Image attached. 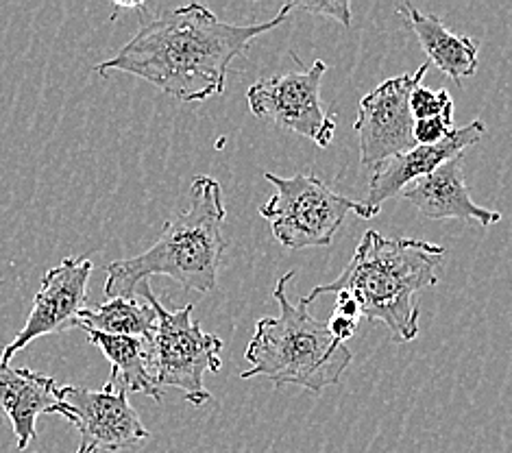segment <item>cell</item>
<instances>
[{
    "label": "cell",
    "mask_w": 512,
    "mask_h": 453,
    "mask_svg": "<svg viewBox=\"0 0 512 453\" xmlns=\"http://www.w3.org/2000/svg\"><path fill=\"white\" fill-rule=\"evenodd\" d=\"M5 284V281H0V286H3Z\"/></svg>",
    "instance_id": "22"
},
{
    "label": "cell",
    "mask_w": 512,
    "mask_h": 453,
    "mask_svg": "<svg viewBox=\"0 0 512 453\" xmlns=\"http://www.w3.org/2000/svg\"><path fill=\"white\" fill-rule=\"evenodd\" d=\"M144 297L157 314V329L151 340L153 373L157 384L175 386L184 393L192 406H203L212 401V393L205 390V373L221 371L223 340L203 332L199 323L192 321L194 305L181 310H166L164 303L155 297L149 281H142L136 297Z\"/></svg>",
    "instance_id": "6"
},
{
    "label": "cell",
    "mask_w": 512,
    "mask_h": 453,
    "mask_svg": "<svg viewBox=\"0 0 512 453\" xmlns=\"http://www.w3.org/2000/svg\"><path fill=\"white\" fill-rule=\"evenodd\" d=\"M410 29L417 35L428 64L436 66L451 81L460 83L465 77H473L478 70V46L467 35H458L445 27V22L434 14H423L412 3L401 5Z\"/></svg>",
    "instance_id": "14"
},
{
    "label": "cell",
    "mask_w": 512,
    "mask_h": 453,
    "mask_svg": "<svg viewBox=\"0 0 512 453\" xmlns=\"http://www.w3.org/2000/svg\"><path fill=\"white\" fill-rule=\"evenodd\" d=\"M486 133V125L482 120H473L467 127L451 131V136L438 144H417L414 149L390 157L386 164L375 170L369 181V197L362 201L367 207L369 218L377 216L382 205L399 197L401 190L408 188L410 183L428 177L438 166H443L449 159L465 153L469 146L478 144Z\"/></svg>",
    "instance_id": "11"
},
{
    "label": "cell",
    "mask_w": 512,
    "mask_h": 453,
    "mask_svg": "<svg viewBox=\"0 0 512 453\" xmlns=\"http://www.w3.org/2000/svg\"><path fill=\"white\" fill-rule=\"evenodd\" d=\"M0 414L14 427L16 447L27 449L38 436V416L59 414L70 421V410L59 397V386L53 377L35 373L31 369H14L0 364Z\"/></svg>",
    "instance_id": "12"
},
{
    "label": "cell",
    "mask_w": 512,
    "mask_h": 453,
    "mask_svg": "<svg viewBox=\"0 0 512 453\" xmlns=\"http://www.w3.org/2000/svg\"><path fill=\"white\" fill-rule=\"evenodd\" d=\"M92 275V260L88 255L64 257L51 271L42 277V286L33 299V308L27 323L16 334V338L3 349L0 364H9L11 358L35 338L66 332L68 327H77L79 314L88 301V284Z\"/></svg>",
    "instance_id": "10"
},
{
    "label": "cell",
    "mask_w": 512,
    "mask_h": 453,
    "mask_svg": "<svg viewBox=\"0 0 512 453\" xmlns=\"http://www.w3.org/2000/svg\"><path fill=\"white\" fill-rule=\"evenodd\" d=\"M77 327L85 332H101L109 336H131L153 340L157 314L151 303L140 299H107L96 308H85L79 314Z\"/></svg>",
    "instance_id": "16"
},
{
    "label": "cell",
    "mask_w": 512,
    "mask_h": 453,
    "mask_svg": "<svg viewBox=\"0 0 512 453\" xmlns=\"http://www.w3.org/2000/svg\"><path fill=\"white\" fill-rule=\"evenodd\" d=\"M414 122L430 118H451L454 120V101L447 90H432L428 85H419L410 99Z\"/></svg>",
    "instance_id": "17"
},
{
    "label": "cell",
    "mask_w": 512,
    "mask_h": 453,
    "mask_svg": "<svg viewBox=\"0 0 512 453\" xmlns=\"http://www.w3.org/2000/svg\"><path fill=\"white\" fill-rule=\"evenodd\" d=\"M399 197L432 220H475L482 227H493L502 220L499 212L473 203L465 179V155L449 159L428 177L410 183Z\"/></svg>",
    "instance_id": "13"
},
{
    "label": "cell",
    "mask_w": 512,
    "mask_h": 453,
    "mask_svg": "<svg viewBox=\"0 0 512 453\" xmlns=\"http://www.w3.org/2000/svg\"><path fill=\"white\" fill-rule=\"evenodd\" d=\"M451 118H430L414 122V142L417 144H438L451 136L454 125Z\"/></svg>",
    "instance_id": "18"
},
{
    "label": "cell",
    "mask_w": 512,
    "mask_h": 453,
    "mask_svg": "<svg viewBox=\"0 0 512 453\" xmlns=\"http://www.w3.org/2000/svg\"><path fill=\"white\" fill-rule=\"evenodd\" d=\"M295 11H308L312 16H325L338 20L343 27L351 24V3L347 0H327V3H292Z\"/></svg>",
    "instance_id": "19"
},
{
    "label": "cell",
    "mask_w": 512,
    "mask_h": 453,
    "mask_svg": "<svg viewBox=\"0 0 512 453\" xmlns=\"http://www.w3.org/2000/svg\"><path fill=\"white\" fill-rule=\"evenodd\" d=\"M225 216L221 183L199 175L190 186V207L166 220L151 249L107 266L105 297L133 299L142 281L153 275H166L199 295L212 292L227 251Z\"/></svg>",
    "instance_id": "3"
},
{
    "label": "cell",
    "mask_w": 512,
    "mask_h": 453,
    "mask_svg": "<svg viewBox=\"0 0 512 453\" xmlns=\"http://www.w3.org/2000/svg\"><path fill=\"white\" fill-rule=\"evenodd\" d=\"M295 11L286 3L277 16L260 24H229L210 9L190 3L146 20L140 31L99 72L120 70L149 81L181 103H203L225 92L231 61L260 35L277 29Z\"/></svg>",
    "instance_id": "1"
},
{
    "label": "cell",
    "mask_w": 512,
    "mask_h": 453,
    "mask_svg": "<svg viewBox=\"0 0 512 453\" xmlns=\"http://www.w3.org/2000/svg\"><path fill=\"white\" fill-rule=\"evenodd\" d=\"M88 340L112 364L107 384L123 388L127 393H142L160 403L164 393L153 373L151 342L131 336H109L88 332Z\"/></svg>",
    "instance_id": "15"
},
{
    "label": "cell",
    "mask_w": 512,
    "mask_h": 453,
    "mask_svg": "<svg viewBox=\"0 0 512 453\" xmlns=\"http://www.w3.org/2000/svg\"><path fill=\"white\" fill-rule=\"evenodd\" d=\"M428 70L430 64L425 61L414 75L386 79L360 101L353 131L358 133L360 140V164L371 175L390 157L417 146L410 99L428 75Z\"/></svg>",
    "instance_id": "8"
},
{
    "label": "cell",
    "mask_w": 512,
    "mask_h": 453,
    "mask_svg": "<svg viewBox=\"0 0 512 453\" xmlns=\"http://www.w3.org/2000/svg\"><path fill=\"white\" fill-rule=\"evenodd\" d=\"M445 247L414 238H384L369 229L338 279L316 286L303 299L347 292L358 301L362 318L380 321L390 336L410 342L419 336V295L438 284Z\"/></svg>",
    "instance_id": "2"
},
{
    "label": "cell",
    "mask_w": 512,
    "mask_h": 453,
    "mask_svg": "<svg viewBox=\"0 0 512 453\" xmlns=\"http://www.w3.org/2000/svg\"><path fill=\"white\" fill-rule=\"evenodd\" d=\"M295 271L277 281L273 297L279 316H264L255 323V334L247 345L249 369L242 379L266 377L277 388L295 384L321 395L327 386L338 384L353 360V351L329 332L327 321L316 318L306 301L292 305L286 288Z\"/></svg>",
    "instance_id": "4"
},
{
    "label": "cell",
    "mask_w": 512,
    "mask_h": 453,
    "mask_svg": "<svg viewBox=\"0 0 512 453\" xmlns=\"http://www.w3.org/2000/svg\"><path fill=\"white\" fill-rule=\"evenodd\" d=\"M327 327H329V332H332V336L338 342H343V345H347V340L353 338V334H356L358 321H356V318H349V316H343V314H336L334 312L332 316H329Z\"/></svg>",
    "instance_id": "20"
},
{
    "label": "cell",
    "mask_w": 512,
    "mask_h": 453,
    "mask_svg": "<svg viewBox=\"0 0 512 453\" xmlns=\"http://www.w3.org/2000/svg\"><path fill=\"white\" fill-rule=\"evenodd\" d=\"M334 312L336 314H343V316H349V318H356V321H360V318H362L358 301L353 299L351 295H347V292H338V295H336Z\"/></svg>",
    "instance_id": "21"
},
{
    "label": "cell",
    "mask_w": 512,
    "mask_h": 453,
    "mask_svg": "<svg viewBox=\"0 0 512 453\" xmlns=\"http://www.w3.org/2000/svg\"><path fill=\"white\" fill-rule=\"evenodd\" d=\"M127 395V390L107 382L101 390L75 384L59 386V397L70 410L68 423L75 425L81 436L77 453H116L151 438Z\"/></svg>",
    "instance_id": "9"
},
{
    "label": "cell",
    "mask_w": 512,
    "mask_h": 453,
    "mask_svg": "<svg viewBox=\"0 0 512 453\" xmlns=\"http://www.w3.org/2000/svg\"><path fill=\"white\" fill-rule=\"evenodd\" d=\"M264 179L273 183L275 194L260 207V216L271 223L275 240L286 249L329 247L349 212L369 218L362 201L334 192L312 170L292 177L264 173Z\"/></svg>",
    "instance_id": "5"
},
{
    "label": "cell",
    "mask_w": 512,
    "mask_h": 453,
    "mask_svg": "<svg viewBox=\"0 0 512 453\" xmlns=\"http://www.w3.org/2000/svg\"><path fill=\"white\" fill-rule=\"evenodd\" d=\"M325 61L316 59L310 68H299L284 75L255 81L247 92V105L255 118L271 120L273 125L295 131L312 140L319 149L332 144L336 118L321 101V81Z\"/></svg>",
    "instance_id": "7"
}]
</instances>
